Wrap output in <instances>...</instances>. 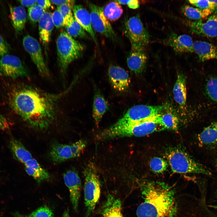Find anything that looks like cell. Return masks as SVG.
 <instances>
[{
	"label": "cell",
	"instance_id": "6da1fadb",
	"mask_svg": "<svg viewBox=\"0 0 217 217\" xmlns=\"http://www.w3.org/2000/svg\"><path fill=\"white\" fill-rule=\"evenodd\" d=\"M58 96L26 85L14 87L9 94L10 107L33 129H46L53 122Z\"/></svg>",
	"mask_w": 217,
	"mask_h": 217
},
{
	"label": "cell",
	"instance_id": "7a4b0ae2",
	"mask_svg": "<svg viewBox=\"0 0 217 217\" xmlns=\"http://www.w3.org/2000/svg\"><path fill=\"white\" fill-rule=\"evenodd\" d=\"M143 200L136 211L137 217H175L177 205L174 188L163 182L146 181L140 184Z\"/></svg>",
	"mask_w": 217,
	"mask_h": 217
},
{
	"label": "cell",
	"instance_id": "3957f363",
	"mask_svg": "<svg viewBox=\"0 0 217 217\" xmlns=\"http://www.w3.org/2000/svg\"><path fill=\"white\" fill-rule=\"evenodd\" d=\"M166 156L172 171L179 174H200L212 176V171L180 149H169Z\"/></svg>",
	"mask_w": 217,
	"mask_h": 217
},
{
	"label": "cell",
	"instance_id": "277c9868",
	"mask_svg": "<svg viewBox=\"0 0 217 217\" xmlns=\"http://www.w3.org/2000/svg\"><path fill=\"white\" fill-rule=\"evenodd\" d=\"M56 47L60 71L62 75L64 76L69 64L82 55L84 48L64 31L61 32L57 38Z\"/></svg>",
	"mask_w": 217,
	"mask_h": 217
},
{
	"label": "cell",
	"instance_id": "5b68a950",
	"mask_svg": "<svg viewBox=\"0 0 217 217\" xmlns=\"http://www.w3.org/2000/svg\"><path fill=\"white\" fill-rule=\"evenodd\" d=\"M167 108L166 105L141 104L134 106L129 108L121 118L108 128L115 129L152 120Z\"/></svg>",
	"mask_w": 217,
	"mask_h": 217
},
{
	"label": "cell",
	"instance_id": "8992f818",
	"mask_svg": "<svg viewBox=\"0 0 217 217\" xmlns=\"http://www.w3.org/2000/svg\"><path fill=\"white\" fill-rule=\"evenodd\" d=\"M84 198L86 211L85 217H90L100 198L101 184L96 167L89 164L83 171Z\"/></svg>",
	"mask_w": 217,
	"mask_h": 217
},
{
	"label": "cell",
	"instance_id": "52a82bcc",
	"mask_svg": "<svg viewBox=\"0 0 217 217\" xmlns=\"http://www.w3.org/2000/svg\"><path fill=\"white\" fill-rule=\"evenodd\" d=\"M163 130L153 119L115 129L107 128L99 134V137L102 140H106L124 137H140Z\"/></svg>",
	"mask_w": 217,
	"mask_h": 217
},
{
	"label": "cell",
	"instance_id": "ba28073f",
	"mask_svg": "<svg viewBox=\"0 0 217 217\" xmlns=\"http://www.w3.org/2000/svg\"><path fill=\"white\" fill-rule=\"evenodd\" d=\"M197 139L205 152V157L217 169V121L204 127L197 134Z\"/></svg>",
	"mask_w": 217,
	"mask_h": 217
},
{
	"label": "cell",
	"instance_id": "9c48e42d",
	"mask_svg": "<svg viewBox=\"0 0 217 217\" xmlns=\"http://www.w3.org/2000/svg\"><path fill=\"white\" fill-rule=\"evenodd\" d=\"M124 30L131 48L144 49L148 43L149 35L137 15L132 16L125 21Z\"/></svg>",
	"mask_w": 217,
	"mask_h": 217
},
{
	"label": "cell",
	"instance_id": "30bf717a",
	"mask_svg": "<svg viewBox=\"0 0 217 217\" xmlns=\"http://www.w3.org/2000/svg\"><path fill=\"white\" fill-rule=\"evenodd\" d=\"M86 141L80 140L70 144H63L56 142L51 145L49 156L55 163H59L80 156L85 148Z\"/></svg>",
	"mask_w": 217,
	"mask_h": 217
},
{
	"label": "cell",
	"instance_id": "8fae6325",
	"mask_svg": "<svg viewBox=\"0 0 217 217\" xmlns=\"http://www.w3.org/2000/svg\"><path fill=\"white\" fill-rule=\"evenodd\" d=\"M0 75L14 79L30 77L28 70L20 58L9 54L0 59Z\"/></svg>",
	"mask_w": 217,
	"mask_h": 217
},
{
	"label": "cell",
	"instance_id": "7c38bea8",
	"mask_svg": "<svg viewBox=\"0 0 217 217\" xmlns=\"http://www.w3.org/2000/svg\"><path fill=\"white\" fill-rule=\"evenodd\" d=\"M91 23L96 31L112 40L116 39L115 33L108 20L105 16L102 7L89 2Z\"/></svg>",
	"mask_w": 217,
	"mask_h": 217
},
{
	"label": "cell",
	"instance_id": "4fadbf2b",
	"mask_svg": "<svg viewBox=\"0 0 217 217\" xmlns=\"http://www.w3.org/2000/svg\"><path fill=\"white\" fill-rule=\"evenodd\" d=\"M22 41L24 48L30 55L39 74L44 77H49V70L45 62L40 45L37 40L27 35L23 38Z\"/></svg>",
	"mask_w": 217,
	"mask_h": 217
},
{
	"label": "cell",
	"instance_id": "5bb4252c",
	"mask_svg": "<svg viewBox=\"0 0 217 217\" xmlns=\"http://www.w3.org/2000/svg\"><path fill=\"white\" fill-rule=\"evenodd\" d=\"M64 183L68 188L70 201L74 210L78 211L80 197L81 181L78 173L74 169H69L63 175Z\"/></svg>",
	"mask_w": 217,
	"mask_h": 217
},
{
	"label": "cell",
	"instance_id": "9a60e30c",
	"mask_svg": "<svg viewBox=\"0 0 217 217\" xmlns=\"http://www.w3.org/2000/svg\"><path fill=\"white\" fill-rule=\"evenodd\" d=\"M191 31L198 35L210 38H217V13L207 17L205 21L202 20L190 24Z\"/></svg>",
	"mask_w": 217,
	"mask_h": 217
},
{
	"label": "cell",
	"instance_id": "2e32d148",
	"mask_svg": "<svg viewBox=\"0 0 217 217\" xmlns=\"http://www.w3.org/2000/svg\"><path fill=\"white\" fill-rule=\"evenodd\" d=\"M108 75L113 88L119 92L127 90L130 83L128 73L121 67L111 64L108 67Z\"/></svg>",
	"mask_w": 217,
	"mask_h": 217
},
{
	"label": "cell",
	"instance_id": "e0dca14e",
	"mask_svg": "<svg viewBox=\"0 0 217 217\" xmlns=\"http://www.w3.org/2000/svg\"><path fill=\"white\" fill-rule=\"evenodd\" d=\"M165 41L168 45L177 52L184 53L193 52V42L192 38L187 35L171 34Z\"/></svg>",
	"mask_w": 217,
	"mask_h": 217
},
{
	"label": "cell",
	"instance_id": "ac0fdd59",
	"mask_svg": "<svg viewBox=\"0 0 217 217\" xmlns=\"http://www.w3.org/2000/svg\"><path fill=\"white\" fill-rule=\"evenodd\" d=\"M147 61V57L143 49L131 48L127 59V63L130 70L138 74L144 70Z\"/></svg>",
	"mask_w": 217,
	"mask_h": 217
},
{
	"label": "cell",
	"instance_id": "d6986e66",
	"mask_svg": "<svg viewBox=\"0 0 217 217\" xmlns=\"http://www.w3.org/2000/svg\"><path fill=\"white\" fill-rule=\"evenodd\" d=\"M72 10L76 20L96 43V39L92 26L90 13L81 5H75Z\"/></svg>",
	"mask_w": 217,
	"mask_h": 217
},
{
	"label": "cell",
	"instance_id": "ffe728a7",
	"mask_svg": "<svg viewBox=\"0 0 217 217\" xmlns=\"http://www.w3.org/2000/svg\"><path fill=\"white\" fill-rule=\"evenodd\" d=\"M193 52L197 55L199 59L203 62L217 60V46L208 42L197 40L193 42Z\"/></svg>",
	"mask_w": 217,
	"mask_h": 217
},
{
	"label": "cell",
	"instance_id": "44dd1931",
	"mask_svg": "<svg viewBox=\"0 0 217 217\" xmlns=\"http://www.w3.org/2000/svg\"><path fill=\"white\" fill-rule=\"evenodd\" d=\"M108 109V103L99 90L95 87L93 107V117L98 126L104 115Z\"/></svg>",
	"mask_w": 217,
	"mask_h": 217
},
{
	"label": "cell",
	"instance_id": "7402d4cb",
	"mask_svg": "<svg viewBox=\"0 0 217 217\" xmlns=\"http://www.w3.org/2000/svg\"><path fill=\"white\" fill-rule=\"evenodd\" d=\"M24 165L27 174L32 176L38 184L50 179L49 173L40 166L34 158H33L25 164Z\"/></svg>",
	"mask_w": 217,
	"mask_h": 217
},
{
	"label": "cell",
	"instance_id": "603a6c76",
	"mask_svg": "<svg viewBox=\"0 0 217 217\" xmlns=\"http://www.w3.org/2000/svg\"><path fill=\"white\" fill-rule=\"evenodd\" d=\"M38 22L40 39L43 44L47 45L50 41L54 27L52 14L49 12L45 11Z\"/></svg>",
	"mask_w": 217,
	"mask_h": 217
},
{
	"label": "cell",
	"instance_id": "cb8c5ba5",
	"mask_svg": "<svg viewBox=\"0 0 217 217\" xmlns=\"http://www.w3.org/2000/svg\"><path fill=\"white\" fill-rule=\"evenodd\" d=\"M120 200L111 195H108L103 206L102 217H124L122 212Z\"/></svg>",
	"mask_w": 217,
	"mask_h": 217
},
{
	"label": "cell",
	"instance_id": "d4e9b609",
	"mask_svg": "<svg viewBox=\"0 0 217 217\" xmlns=\"http://www.w3.org/2000/svg\"><path fill=\"white\" fill-rule=\"evenodd\" d=\"M10 17L15 31L17 33L21 32L25 26L27 15L25 8L22 6L10 7Z\"/></svg>",
	"mask_w": 217,
	"mask_h": 217
},
{
	"label": "cell",
	"instance_id": "484cf974",
	"mask_svg": "<svg viewBox=\"0 0 217 217\" xmlns=\"http://www.w3.org/2000/svg\"><path fill=\"white\" fill-rule=\"evenodd\" d=\"M173 93L174 99L181 107L185 106L187 99L186 79L181 73H178L174 86Z\"/></svg>",
	"mask_w": 217,
	"mask_h": 217
},
{
	"label": "cell",
	"instance_id": "4316f807",
	"mask_svg": "<svg viewBox=\"0 0 217 217\" xmlns=\"http://www.w3.org/2000/svg\"><path fill=\"white\" fill-rule=\"evenodd\" d=\"M9 145L14 158L24 165L33 158L30 152L18 140L12 138Z\"/></svg>",
	"mask_w": 217,
	"mask_h": 217
},
{
	"label": "cell",
	"instance_id": "83f0119b",
	"mask_svg": "<svg viewBox=\"0 0 217 217\" xmlns=\"http://www.w3.org/2000/svg\"><path fill=\"white\" fill-rule=\"evenodd\" d=\"M161 112L154 118V122L160 125L164 130H177L178 125V119L177 116L171 112L162 113Z\"/></svg>",
	"mask_w": 217,
	"mask_h": 217
},
{
	"label": "cell",
	"instance_id": "f1b7e54d",
	"mask_svg": "<svg viewBox=\"0 0 217 217\" xmlns=\"http://www.w3.org/2000/svg\"><path fill=\"white\" fill-rule=\"evenodd\" d=\"M184 14L189 19L199 20L208 17L213 12L209 9H202L189 5H185L182 8Z\"/></svg>",
	"mask_w": 217,
	"mask_h": 217
},
{
	"label": "cell",
	"instance_id": "f546056e",
	"mask_svg": "<svg viewBox=\"0 0 217 217\" xmlns=\"http://www.w3.org/2000/svg\"><path fill=\"white\" fill-rule=\"evenodd\" d=\"M102 8L105 16L108 20L111 21L118 19L123 13L121 6L116 1L109 3Z\"/></svg>",
	"mask_w": 217,
	"mask_h": 217
},
{
	"label": "cell",
	"instance_id": "4dcf8cb0",
	"mask_svg": "<svg viewBox=\"0 0 217 217\" xmlns=\"http://www.w3.org/2000/svg\"><path fill=\"white\" fill-rule=\"evenodd\" d=\"M14 217H54L52 209L46 206H41L28 215H24L18 212L13 213Z\"/></svg>",
	"mask_w": 217,
	"mask_h": 217
},
{
	"label": "cell",
	"instance_id": "1f68e13d",
	"mask_svg": "<svg viewBox=\"0 0 217 217\" xmlns=\"http://www.w3.org/2000/svg\"><path fill=\"white\" fill-rule=\"evenodd\" d=\"M65 27L66 32L72 37L84 38L87 36L85 30L77 21L74 17L71 24Z\"/></svg>",
	"mask_w": 217,
	"mask_h": 217
},
{
	"label": "cell",
	"instance_id": "d6a6232c",
	"mask_svg": "<svg viewBox=\"0 0 217 217\" xmlns=\"http://www.w3.org/2000/svg\"><path fill=\"white\" fill-rule=\"evenodd\" d=\"M149 166L152 171L156 173H162L166 171L168 166L167 161L160 157H154L149 162Z\"/></svg>",
	"mask_w": 217,
	"mask_h": 217
},
{
	"label": "cell",
	"instance_id": "836d02e7",
	"mask_svg": "<svg viewBox=\"0 0 217 217\" xmlns=\"http://www.w3.org/2000/svg\"><path fill=\"white\" fill-rule=\"evenodd\" d=\"M45 10L37 4L28 8V14L30 20L33 23L39 22L45 12Z\"/></svg>",
	"mask_w": 217,
	"mask_h": 217
},
{
	"label": "cell",
	"instance_id": "e575fe53",
	"mask_svg": "<svg viewBox=\"0 0 217 217\" xmlns=\"http://www.w3.org/2000/svg\"><path fill=\"white\" fill-rule=\"evenodd\" d=\"M206 91L209 98L217 103V77L209 79L206 84Z\"/></svg>",
	"mask_w": 217,
	"mask_h": 217
},
{
	"label": "cell",
	"instance_id": "d590c367",
	"mask_svg": "<svg viewBox=\"0 0 217 217\" xmlns=\"http://www.w3.org/2000/svg\"><path fill=\"white\" fill-rule=\"evenodd\" d=\"M57 9L61 13L64 20V27L70 26L74 17L71 8L68 5L64 4L57 7Z\"/></svg>",
	"mask_w": 217,
	"mask_h": 217
},
{
	"label": "cell",
	"instance_id": "8d00e7d4",
	"mask_svg": "<svg viewBox=\"0 0 217 217\" xmlns=\"http://www.w3.org/2000/svg\"><path fill=\"white\" fill-rule=\"evenodd\" d=\"M189 2L196 8L202 9H209L214 12L215 5L212 0H190Z\"/></svg>",
	"mask_w": 217,
	"mask_h": 217
},
{
	"label": "cell",
	"instance_id": "74e56055",
	"mask_svg": "<svg viewBox=\"0 0 217 217\" xmlns=\"http://www.w3.org/2000/svg\"><path fill=\"white\" fill-rule=\"evenodd\" d=\"M52 17L54 26L59 28L64 27V17L60 11L57 9L52 14Z\"/></svg>",
	"mask_w": 217,
	"mask_h": 217
},
{
	"label": "cell",
	"instance_id": "f35d334b",
	"mask_svg": "<svg viewBox=\"0 0 217 217\" xmlns=\"http://www.w3.org/2000/svg\"><path fill=\"white\" fill-rule=\"evenodd\" d=\"M9 47L3 38L0 35V57L8 54Z\"/></svg>",
	"mask_w": 217,
	"mask_h": 217
},
{
	"label": "cell",
	"instance_id": "ab89813d",
	"mask_svg": "<svg viewBox=\"0 0 217 217\" xmlns=\"http://www.w3.org/2000/svg\"><path fill=\"white\" fill-rule=\"evenodd\" d=\"M116 1L120 4L127 5L129 8L133 9L137 8L139 7V2L138 0H116Z\"/></svg>",
	"mask_w": 217,
	"mask_h": 217
},
{
	"label": "cell",
	"instance_id": "60d3db41",
	"mask_svg": "<svg viewBox=\"0 0 217 217\" xmlns=\"http://www.w3.org/2000/svg\"><path fill=\"white\" fill-rule=\"evenodd\" d=\"M51 3L58 5H60L64 4H66L68 5L72 9L75 5V1L73 0H50Z\"/></svg>",
	"mask_w": 217,
	"mask_h": 217
},
{
	"label": "cell",
	"instance_id": "b9f144b4",
	"mask_svg": "<svg viewBox=\"0 0 217 217\" xmlns=\"http://www.w3.org/2000/svg\"><path fill=\"white\" fill-rule=\"evenodd\" d=\"M36 1L37 4L44 10L49 8L51 5V2L50 0H36Z\"/></svg>",
	"mask_w": 217,
	"mask_h": 217
},
{
	"label": "cell",
	"instance_id": "7bdbcfd3",
	"mask_svg": "<svg viewBox=\"0 0 217 217\" xmlns=\"http://www.w3.org/2000/svg\"><path fill=\"white\" fill-rule=\"evenodd\" d=\"M8 123L6 118L0 113V130H5L9 127Z\"/></svg>",
	"mask_w": 217,
	"mask_h": 217
},
{
	"label": "cell",
	"instance_id": "ee69618b",
	"mask_svg": "<svg viewBox=\"0 0 217 217\" xmlns=\"http://www.w3.org/2000/svg\"><path fill=\"white\" fill-rule=\"evenodd\" d=\"M23 6L30 7L36 3V0H19L18 1Z\"/></svg>",
	"mask_w": 217,
	"mask_h": 217
},
{
	"label": "cell",
	"instance_id": "f6af8a7d",
	"mask_svg": "<svg viewBox=\"0 0 217 217\" xmlns=\"http://www.w3.org/2000/svg\"><path fill=\"white\" fill-rule=\"evenodd\" d=\"M214 202H217V187L213 193V200Z\"/></svg>",
	"mask_w": 217,
	"mask_h": 217
},
{
	"label": "cell",
	"instance_id": "bcb514c9",
	"mask_svg": "<svg viewBox=\"0 0 217 217\" xmlns=\"http://www.w3.org/2000/svg\"><path fill=\"white\" fill-rule=\"evenodd\" d=\"M62 217H70L69 213V210L68 208L64 210L63 214Z\"/></svg>",
	"mask_w": 217,
	"mask_h": 217
},
{
	"label": "cell",
	"instance_id": "7dc6e473",
	"mask_svg": "<svg viewBox=\"0 0 217 217\" xmlns=\"http://www.w3.org/2000/svg\"><path fill=\"white\" fill-rule=\"evenodd\" d=\"M212 1L214 3L215 5L213 13H217V0H212Z\"/></svg>",
	"mask_w": 217,
	"mask_h": 217
}]
</instances>
